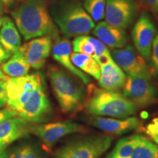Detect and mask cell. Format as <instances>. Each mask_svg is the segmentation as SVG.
<instances>
[{"label":"cell","mask_w":158,"mask_h":158,"mask_svg":"<svg viewBox=\"0 0 158 158\" xmlns=\"http://www.w3.org/2000/svg\"><path fill=\"white\" fill-rule=\"evenodd\" d=\"M8 158H46L36 143L23 142L15 145L7 152Z\"/></svg>","instance_id":"obj_22"},{"label":"cell","mask_w":158,"mask_h":158,"mask_svg":"<svg viewBox=\"0 0 158 158\" xmlns=\"http://www.w3.org/2000/svg\"><path fill=\"white\" fill-rule=\"evenodd\" d=\"M92 31L97 39L108 48H122L130 43V37L124 29L114 27L106 21H99Z\"/></svg>","instance_id":"obj_16"},{"label":"cell","mask_w":158,"mask_h":158,"mask_svg":"<svg viewBox=\"0 0 158 158\" xmlns=\"http://www.w3.org/2000/svg\"><path fill=\"white\" fill-rule=\"evenodd\" d=\"M152 139L154 142L156 143V144L158 146V138L157 137H152Z\"/></svg>","instance_id":"obj_38"},{"label":"cell","mask_w":158,"mask_h":158,"mask_svg":"<svg viewBox=\"0 0 158 158\" xmlns=\"http://www.w3.org/2000/svg\"><path fill=\"white\" fill-rule=\"evenodd\" d=\"M158 146L147 138L138 135V141L130 158H155Z\"/></svg>","instance_id":"obj_24"},{"label":"cell","mask_w":158,"mask_h":158,"mask_svg":"<svg viewBox=\"0 0 158 158\" xmlns=\"http://www.w3.org/2000/svg\"><path fill=\"white\" fill-rule=\"evenodd\" d=\"M140 2L155 16L158 17V0H139Z\"/></svg>","instance_id":"obj_29"},{"label":"cell","mask_w":158,"mask_h":158,"mask_svg":"<svg viewBox=\"0 0 158 158\" xmlns=\"http://www.w3.org/2000/svg\"><path fill=\"white\" fill-rule=\"evenodd\" d=\"M48 76L59 107L64 113H75L84 107L86 91L82 82L55 65H51Z\"/></svg>","instance_id":"obj_4"},{"label":"cell","mask_w":158,"mask_h":158,"mask_svg":"<svg viewBox=\"0 0 158 158\" xmlns=\"http://www.w3.org/2000/svg\"><path fill=\"white\" fill-rule=\"evenodd\" d=\"M81 3L94 22H99L104 19L106 0H82Z\"/></svg>","instance_id":"obj_25"},{"label":"cell","mask_w":158,"mask_h":158,"mask_svg":"<svg viewBox=\"0 0 158 158\" xmlns=\"http://www.w3.org/2000/svg\"><path fill=\"white\" fill-rule=\"evenodd\" d=\"M11 15L25 40L45 35L58 38L59 30L51 16L48 0H27Z\"/></svg>","instance_id":"obj_1"},{"label":"cell","mask_w":158,"mask_h":158,"mask_svg":"<svg viewBox=\"0 0 158 158\" xmlns=\"http://www.w3.org/2000/svg\"><path fill=\"white\" fill-rule=\"evenodd\" d=\"M155 158H158V149H157V153H156Z\"/></svg>","instance_id":"obj_41"},{"label":"cell","mask_w":158,"mask_h":158,"mask_svg":"<svg viewBox=\"0 0 158 158\" xmlns=\"http://www.w3.org/2000/svg\"><path fill=\"white\" fill-rule=\"evenodd\" d=\"M157 33L155 21L147 12L143 11L134 23L132 40L136 51L148 61L151 56L154 40Z\"/></svg>","instance_id":"obj_11"},{"label":"cell","mask_w":158,"mask_h":158,"mask_svg":"<svg viewBox=\"0 0 158 158\" xmlns=\"http://www.w3.org/2000/svg\"><path fill=\"white\" fill-rule=\"evenodd\" d=\"M73 45L69 39L66 37L63 38H57L54 45L52 46L51 53L53 58L63 68L67 69L69 72L74 75L81 81L85 85L91 84V79L87 75L80 70L73 64L71 60V54H72Z\"/></svg>","instance_id":"obj_15"},{"label":"cell","mask_w":158,"mask_h":158,"mask_svg":"<svg viewBox=\"0 0 158 158\" xmlns=\"http://www.w3.org/2000/svg\"><path fill=\"white\" fill-rule=\"evenodd\" d=\"M13 55L12 53L7 51L2 45L0 43V66H2L6 61L8 60Z\"/></svg>","instance_id":"obj_32"},{"label":"cell","mask_w":158,"mask_h":158,"mask_svg":"<svg viewBox=\"0 0 158 158\" xmlns=\"http://www.w3.org/2000/svg\"><path fill=\"white\" fill-rule=\"evenodd\" d=\"M126 78L125 73L114 60L100 66V76L98 81L102 89L118 92L123 88Z\"/></svg>","instance_id":"obj_18"},{"label":"cell","mask_w":158,"mask_h":158,"mask_svg":"<svg viewBox=\"0 0 158 158\" xmlns=\"http://www.w3.org/2000/svg\"><path fill=\"white\" fill-rule=\"evenodd\" d=\"M1 69L4 73L10 78H18L28 75L30 66L19 49L2 65Z\"/></svg>","instance_id":"obj_20"},{"label":"cell","mask_w":158,"mask_h":158,"mask_svg":"<svg viewBox=\"0 0 158 158\" xmlns=\"http://www.w3.org/2000/svg\"><path fill=\"white\" fill-rule=\"evenodd\" d=\"M50 14L57 28L68 39L87 35L95 27L80 0H56L51 5Z\"/></svg>","instance_id":"obj_2"},{"label":"cell","mask_w":158,"mask_h":158,"mask_svg":"<svg viewBox=\"0 0 158 158\" xmlns=\"http://www.w3.org/2000/svg\"><path fill=\"white\" fill-rule=\"evenodd\" d=\"M2 17L0 15V27H1V24H2Z\"/></svg>","instance_id":"obj_40"},{"label":"cell","mask_w":158,"mask_h":158,"mask_svg":"<svg viewBox=\"0 0 158 158\" xmlns=\"http://www.w3.org/2000/svg\"><path fill=\"white\" fill-rule=\"evenodd\" d=\"M145 131L148 135L152 137L156 136L158 134V115L153 118L152 121L148 124L145 128Z\"/></svg>","instance_id":"obj_31"},{"label":"cell","mask_w":158,"mask_h":158,"mask_svg":"<svg viewBox=\"0 0 158 158\" xmlns=\"http://www.w3.org/2000/svg\"><path fill=\"white\" fill-rule=\"evenodd\" d=\"M0 158H8V155L6 149H0Z\"/></svg>","instance_id":"obj_34"},{"label":"cell","mask_w":158,"mask_h":158,"mask_svg":"<svg viewBox=\"0 0 158 158\" xmlns=\"http://www.w3.org/2000/svg\"><path fill=\"white\" fill-rule=\"evenodd\" d=\"M138 135L124 137L117 142L109 155L114 157L130 158L138 141Z\"/></svg>","instance_id":"obj_23"},{"label":"cell","mask_w":158,"mask_h":158,"mask_svg":"<svg viewBox=\"0 0 158 158\" xmlns=\"http://www.w3.org/2000/svg\"><path fill=\"white\" fill-rule=\"evenodd\" d=\"M30 127L29 122L17 116L1 122L0 149H6L12 143L30 133Z\"/></svg>","instance_id":"obj_17"},{"label":"cell","mask_w":158,"mask_h":158,"mask_svg":"<svg viewBox=\"0 0 158 158\" xmlns=\"http://www.w3.org/2000/svg\"><path fill=\"white\" fill-rule=\"evenodd\" d=\"M71 60L76 68L81 70L85 74L91 76L98 80L100 76V67L96 59L89 55L81 53L73 52Z\"/></svg>","instance_id":"obj_21"},{"label":"cell","mask_w":158,"mask_h":158,"mask_svg":"<svg viewBox=\"0 0 158 158\" xmlns=\"http://www.w3.org/2000/svg\"><path fill=\"white\" fill-rule=\"evenodd\" d=\"M108 135H82L73 138L55 152L53 158H100L111 146Z\"/></svg>","instance_id":"obj_5"},{"label":"cell","mask_w":158,"mask_h":158,"mask_svg":"<svg viewBox=\"0 0 158 158\" xmlns=\"http://www.w3.org/2000/svg\"><path fill=\"white\" fill-rule=\"evenodd\" d=\"M7 79L0 80V108L5 107L6 105H7V90H6Z\"/></svg>","instance_id":"obj_30"},{"label":"cell","mask_w":158,"mask_h":158,"mask_svg":"<svg viewBox=\"0 0 158 158\" xmlns=\"http://www.w3.org/2000/svg\"><path fill=\"white\" fill-rule=\"evenodd\" d=\"M0 43L12 54L19 51L21 37L16 25L10 18L5 16L2 19L0 27Z\"/></svg>","instance_id":"obj_19"},{"label":"cell","mask_w":158,"mask_h":158,"mask_svg":"<svg viewBox=\"0 0 158 158\" xmlns=\"http://www.w3.org/2000/svg\"><path fill=\"white\" fill-rule=\"evenodd\" d=\"M154 137H157V138H158V134H157V135H156V136H154Z\"/></svg>","instance_id":"obj_42"},{"label":"cell","mask_w":158,"mask_h":158,"mask_svg":"<svg viewBox=\"0 0 158 158\" xmlns=\"http://www.w3.org/2000/svg\"><path fill=\"white\" fill-rule=\"evenodd\" d=\"M86 131L87 129L81 124L72 121L40 124L30 127V133L40 140L45 151H50L53 146L64 136Z\"/></svg>","instance_id":"obj_8"},{"label":"cell","mask_w":158,"mask_h":158,"mask_svg":"<svg viewBox=\"0 0 158 158\" xmlns=\"http://www.w3.org/2000/svg\"><path fill=\"white\" fill-rule=\"evenodd\" d=\"M51 114L52 107L43 82L18 112L17 116L29 123H42L50 119Z\"/></svg>","instance_id":"obj_10"},{"label":"cell","mask_w":158,"mask_h":158,"mask_svg":"<svg viewBox=\"0 0 158 158\" xmlns=\"http://www.w3.org/2000/svg\"><path fill=\"white\" fill-rule=\"evenodd\" d=\"M138 11L137 0H106L105 21L125 30L135 23Z\"/></svg>","instance_id":"obj_9"},{"label":"cell","mask_w":158,"mask_h":158,"mask_svg":"<svg viewBox=\"0 0 158 158\" xmlns=\"http://www.w3.org/2000/svg\"><path fill=\"white\" fill-rule=\"evenodd\" d=\"M44 82L40 73H34L18 78H7V108L18 114L35 91Z\"/></svg>","instance_id":"obj_6"},{"label":"cell","mask_w":158,"mask_h":158,"mask_svg":"<svg viewBox=\"0 0 158 158\" xmlns=\"http://www.w3.org/2000/svg\"><path fill=\"white\" fill-rule=\"evenodd\" d=\"M106 158H118V157H112V156H110V155H108Z\"/></svg>","instance_id":"obj_39"},{"label":"cell","mask_w":158,"mask_h":158,"mask_svg":"<svg viewBox=\"0 0 158 158\" xmlns=\"http://www.w3.org/2000/svg\"><path fill=\"white\" fill-rule=\"evenodd\" d=\"M7 76L4 73L0 70V80H5V79H7Z\"/></svg>","instance_id":"obj_35"},{"label":"cell","mask_w":158,"mask_h":158,"mask_svg":"<svg viewBox=\"0 0 158 158\" xmlns=\"http://www.w3.org/2000/svg\"><path fill=\"white\" fill-rule=\"evenodd\" d=\"M14 0H1L2 2L3 3V5H8L10 4H11Z\"/></svg>","instance_id":"obj_36"},{"label":"cell","mask_w":158,"mask_h":158,"mask_svg":"<svg viewBox=\"0 0 158 158\" xmlns=\"http://www.w3.org/2000/svg\"><path fill=\"white\" fill-rule=\"evenodd\" d=\"M52 39L51 36L45 35L31 39L21 45L20 50L30 68L40 70L44 67L52 49Z\"/></svg>","instance_id":"obj_14"},{"label":"cell","mask_w":158,"mask_h":158,"mask_svg":"<svg viewBox=\"0 0 158 158\" xmlns=\"http://www.w3.org/2000/svg\"><path fill=\"white\" fill-rule=\"evenodd\" d=\"M3 10H4V5L1 2V0H0V13H2Z\"/></svg>","instance_id":"obj_37"},{"label":"cell","mask_w":158,"mask_h":158,"mask_svg":"<svg viewBox=\"0 0 158 158\" xmlns=\"http://www.w3.org/2000/svg\"><path fill=\"white\" fill-rule=\"evenodd\" d=\"M88 86L84 108L89 115L125 118L137 112L138 106L124 94L92 84Z\"/></svg>","instance_id":"obj_3"},{"label":"cell","mask_w":158,"mask_h":158,"mask_svg":"<svg viewBox=\"0 0 158 158\" xmlns=\"http://www.w3.org/2000/svg\"><path fill=\"white\" fill-rule=\"evenodd\" d=\"M15 116H17L16 113L13 111V110L8 109V108L0 110V123L5 121V120L7 119V118L15 117Z\"/></svg>","instance_id":"obj_33"},{"label":"cell","mask_w":158,"mask_h":158,"mask_svg":"<svg viewBox=\"0 0 158 158\" xmlns=\"http://www.w3.org/2000/svg\"><path fill=\"white\" fill-rule=\"evenodd\" d=\"M150 70L152 75L158 76V31L155 40H154L152 48L151 56H150Z\"/></svg>","instance_id":"obj_28"},{"label":"cell","mask_w":158,"mask_h":158,"mask_svg":"<svg viewBox=\"0 0 158 158\" xmlns=\"http://www.w3.org/2000/svg\"><path fill=\"white\" fill-rule=\"evenodd\" d=\"M110 54L114 62L127 76L152 75L147 61L139 54L133 45L129 43L124 48L113 49Z\"/></svg>","instance_id":"obj_12"},{"label":"cell","mask_w":158,"mask_h":158,"mask_svg":"<svg viewBox=\"0 0 158 158\" xmlns=\"http://www.w3.org/2000/svg\"><path fill=\"white\" fill-rule=\"evenodd\" d=\"M81 119L89 125L98 128L109 135H120L136 130L141 125V121L136 117L125 118H105L98 116L87 115Z\"/></svg>","instance_id":"obj_13"},{"label":"cell","mask_w":158,"mask_h":158,"mask_svg":"<svg viewBox=\"0 0 158 158\" xmlns=\"http://www.w3.org/2000/svg\"><path fill=\"white\" fill-rule=\"evenodd\" d=\"M122 89L124 95L138 107H148L158 102V88L152 75L127 76Z\"/></svg>","instance_id":"obj_7"},{"label":"cell","mask_w":158,"mask_h":158,"mask_svg":"<svg viewBox=\"0 0 158 158\" xmlns=\"http://www.w3.org/2000/svg\"><path fill=\"white\" fill-rule=\"evenodd\" d=\"M88 39L94 45V50H95V58L94 59L98 62L100 67L114 61L109 49L101 41L99 40L96 37L90 36H88Z\"/></svg>","instance_id":"obj_26"},{"label":"cell","mask_w":158,"mask_h":158,"mask_svg":"<svg viewBox=\"0 0 158 158\" xmlns=\"http://www.w3.org/2000/svg\"><path fill=\"white\" fill-rule=\"evenodd\" d=\"M73 52L81 53L95 58V50L94 45L89 40L87 35L75 37L72 43Z\"/></svg>","instance_id":"obj_27"}]
</instances>
